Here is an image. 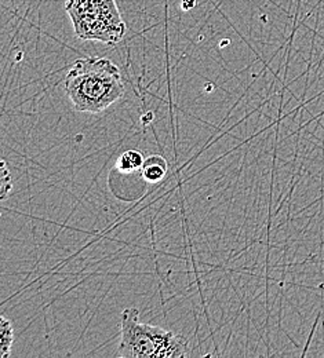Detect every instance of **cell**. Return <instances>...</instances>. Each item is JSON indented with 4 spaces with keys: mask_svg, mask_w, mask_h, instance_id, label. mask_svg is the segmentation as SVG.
<instances>
[{
    "mask_svg": "<svg viewBox=\"0 0 324 358\" xmlns=\"http://www.w3.org/2000/svg\"><path fill=\"white\" fill-rule=\"evenodd\" d=\"M119 66L99 57L78 59L65 78V92L73 109L82 113H101L125 95Z\"/></svg>",
    "mask_w": 324,
    "mask_h": 358,
    "instance_id": "cell-1",
    "label": "cell"
},
{
    "mask_svg": "<svg viewBox=\"0 0 324 358\" xmlns=\"http://www.w3.org/2000/svg\"><path fill=\"white\" fill-rule=\"evenodd\" d=\"M189 355V341L180 334L139 321V310L127 308L120 317L118 356L123 358H178Z\"/></svg>",
    "mask_w": 324,
    "mask_h": 358,
    "instance_id": "cell-2",
    "label": "cell"
},
{
    "mask_svg": "<svg viewBox=\"0 0 324 358\" xmlns=\"http://www.w3.org/2000/svg\"><path fill=\"white\" fill-rule=\"evenodd\" d=\"M65 10L82 41L115 45L126 35L116 0H65Z\"/></svg>",
    "mask_w": 324,
    "mask_h": 358,
    "instance_id": "cell-3",
    "label": "cell"
},
{
    "mask_svg": "<svg viewBox=\"0 0 324 358\" xmlns=\"http://www.w3.org/2000/svg\"><path fill=\"white\" fill-rule=\"evenodd\" d=\"M167 170V160L160 155H152L143 160V164L141 167V176L145 182L156 183L166 177Z\"/></svg>",
    "mask_w": 324,
    "mask_h": 358,
    "instance_id": "cell-4",
    "label": "cell"
},
{
    "mask_svg": "<svg viewBox=\"0 0 324 358\" xmlns=\"http://www.w3.org/2000/svg\"><path fill=\"white\" fill-rule=\"evenodd\" d=\"M143 156L139 150L130 149L122 153L116 163V171L122 174H139L143 164Z\"/></svg>",
    "mask_w": 324,
    "mask_h": 358,
    "instance_id": "cell-5",
    "label": "cell"
},
{
    "mask_svg": "<svg viewBox=\"0 0 324 358\" xmlns=\"http://www.w3.org/2000/svg\"><path fill=\"white\" fill-rule=\"evenodd\" d=\"M14 342L13 324L4 317H0V357L7 358L11 353V346Z\"/></svg>",
    "mask_w": 324,
    "mask_h": 358,
    "instance_id": "cell-6",
    "label": "cell"
},
{
    "mask_svg": "<svg viewBox=\"0 0 324 358\" xmlns=\"http://www.w3.org/2000/svg\"><path fill=\"white\" fill-rule=\"evenodd\" d=\"M13 190V180H11V174L7 169V163L1 160L0 163V199L6 200Z\"/></svg>",
    "mask_w": 324,
    "mask_h": 358,
    "instance_id": "cell-7",
    "label": "cell"
},
{
    "mask_svg": "<svg viewBox=\"0 0 324 358\" xmlns=\"http://www.w3.org/2000/svg\"><path fill=\"white\" fill-rule=\"evenodd\" d=\"M196 4H197V0H181V7H183L184 11L195 8Z\"/></svg>",
    "mask_w": 324,
    "mask_h": 358,
    "instance_id": "cell-8",
    "label": "cell"
}]
</instances>
